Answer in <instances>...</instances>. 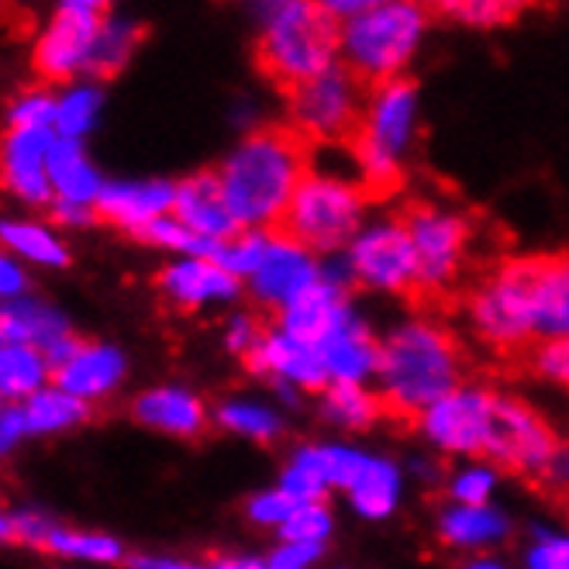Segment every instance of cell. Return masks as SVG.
<instances>
[{
  "label": "cell",
  "mask_w": 569,
  "mask_h": 569,
  "mask_svg": "<svg viewBox=\"0 0 569 569\" xmlns=\"http://www.w3.org/2000/svg\"><path fill=\"white\" fill-rule=\"evenodd\" d=\"M470 321L497 352H518L531 339H566L569 266L566 256H518L470 297Z\"/></svg>",
  "instance_id": "obj_1"
},
{
  "label": "cell",
  "mask_w": 569,
  "mask_h": 569,
  "mask_svg": "<svg viewBox=\"0 0 569 569\" xmlns=\"http://www.w3.org/2000/svg\"><path fill=\"white\" fill-rule=\"evenodd\" d=\"M308 142L287 124L259 128L224 156L218 183L239 228L266 231L280 224L297 183L308 173Z\"/></svg>",
  "instance_id": "obj_2"
},
{
  "label": "cell",
  "mask_w": 569,
  "mask_h": 569,
  "mask_svg": "<svg viewBox=\"0 0 569 569\" xmlns=\"http://www.w3.org/2000/svg\"><path fill=\"white\" fill-rule=\"evenodd\" d=\"M377 380L387 415L418 418L462 380V352L442 325L408 318L377 342Z\"/></svg>",
  "instance_id": "obj_3"
},
{
  "label": "cell",
  "mask_w": 569,
  "mask_h": 569,
  "mask_svg": "<svg viewBox=\"0 0 569 569\" xmlns=\"http://www.w3.org/2000/svg\"><path fill=\"white\" fill-rule=\"evenodd\" d=\"M418 139V83L397 77L377 83L362 104L356 136L346 142L356 162V187L370 200H390L405 187V159Z\"/></svg>",
  "instance_id": "obj_4"
},
{
  "label": "cell",
  "mask_w": 569,
  "mask_h": 569,
  "mask_svg": "<svg viewBox=\"0 0 569 569\" xmlns=\"http://www.w3.org/2000/svg\"><path fill=\"white\" fill-rule=\"evenodd\" d=\"M262 28L256 42V66L277 87L293 90L339 62V24L311 0H283L259 8Z\"/></svg>",
  "instance_id": "obj_5"
},
{
  "label": "cell",
  "mask_w": 569,
  "mask_h": 569,
  "mask_svg": "<svg viewBox=\"0 0 569 569\" xmlns=\"http://www.w3.org/2000/svg\"><path fill=\"white\" fill-rule=\"evenodd\" d=\"M428 31V8L408 0H383L339 24L342 66L359 83H387L405 77Z\"/></svg>",
  "instance_id": "obj_6"
},
{
  "label": "cell",
  "mask_w": 569,
  "mask_h": 569,
  "mask_svg": "<svg viewBox=\"0 0 569 569\" xmlns=\"http://www.w3.org/2000/svg\"><path fill=\"white\" fill-rule=\"evenodd\" d=\"M366 218V197L346 177L308 170L280 218V236L311 256H339Z\"/></svg>",
  "instance_id": "obj_7"
},
{
  "label": "cell",
  "mask_w": 569,
  "mask_h": 569,
  "mask_svg": "<svg viewBox=\"0 0 569 569\" xmlns=\"http://www.w3.org/2000/svg\"><path fill=\"white\" fill-rule=\"evenodd\" d=\"M290 131L308 146H346L362 118V83L342 62L287 90Z\"/></svg>",
  "instance_id": "obj_8"
},
{
  "label": "cell",
  "mask_w": 569,
  "mask_h": 569,
  "mask_svg": "<svg viewBox=\"0 0 569 569\" xmlns=\"http://www.w3.org/2000/svg\"><path fill=\"white\" fill-rule=\"evenodd\" d=\"M400 224L408 231L411 256H415V293L418 297H442L466 262L470 249V221L466 214L446 204H408L400 214Z\"/></svg>",
  "instance_id": "obj_9"
},
{
  "label": "cell",
  "mask_w": 569,
  "mask_h": 569,
  "mask_svg": "<svg viewBox=\"0 0 569 569\" xmlns=\"http://www.w3.org/2000/svg\"><path fill=\"white\" fill-rule=\"evenodd\" d=\"M483 456L497 459L505 470L525 477H552L556 462L562 459L552 425L535 408L500 393L493 405V428Z\"/></svg>",
  "instance_id": "obj_10"
},
{
  "label": "cell",
  "mask_w": 569,
  "mask_h": 569,
  "mask_svg": "<svg viewBox=\"0 0 569 569\" xmlns=\"http://www.w3.org/2000/svg\"><path fill=\"white\" fill-rule=\"evenodd\" d=\"M104 18L108 4H100V0H62L56 8V18L39 36L36 52H31L36 73L46 83H70L87 73L90 46Z\"/></svg>",
  "instance_id": "obj_11"
},
{
  "label": "cell",
  "mask_w": 569,
  "mask_h": 569,
  "mask_svg": "<svg viewBox=\"0 0 569 569\" xmlns=\"http://www.w3.org/2000/svg\"><path fill=\"white\" fill-rule=\"evenodd\" d=\"M342 256L349 262L352 283L380 293H415V256L400 218L362 224Z\"/></svg>",
  "instance_id": "obj_12"
},
{
  "label": "cell",
  "mask_w": 569,
  "mask_h": 569,
  "mask_svg": "<svg viewBox=\"0 0 569 569\" xmlns=\"http://www.w3.org/2000/svg\"><path fill=\"white\" fill-rule=\"evenodd\" d=\"M497 393L487 387H456L418 415L425 439L449 456H483L493 428Z\"/></svg>",
  "instance_id": "obj_13"
},
{
  "label": "cell",
  "mask_w": 569,
  "mask_h": 569,
  "mask_svg": "<svg viewBox=\"0 0 569 569\" xmlns=\"http://www.w3.org/2000/svg\"><path fill=\"white\" fill-rule=\"evenodd\" d=\"M315 283H318V259L277 231L266 242L256 273L249 277V293L259 308H270L280 315L293 297H300Z\"/></svg>",
  "instance_id": "obj_14"
},
{
  "label": "cell",
  "mask_w": 569,
  "mask_h": 569,
  "mask_svg": "<svg viewBox=\"0 0 569 569\" xmlns=\"http://www.w3.org/2000/svg\"><path fill=\"white\" fill-rule=\"evenodd\" d=\"M159 293L170 300L177 311H208L221 305H236L242 293V280L228 277L208 259H177L156 277Z\"/></svg>",
  "instance_id": "obj_15"
},
{
  "label": "cell",
  "mask_w": 569,
  "mask_h": 569,
  "mask_svg": "<svg viewBox=\"0 0 569 569\" xmlns=\"http://www.w3.org/2000/svg\"><path fill=\"white\" fill-rule=\"evenodd\" d=\"M246 366L252 373L277 377V383L293 387V390H325L328 387L318 346L300 342L280 328L262 331L259 346L246 356Z\"/></svg>",
  "instance_id": "obj_16"
},
{
  "label": "cell",
  "mask_w": 569,
  "mask_h": 569,
  "mask_svg": "<svg viewBox=\"0 0 569 569\" xmlns=\"http://www.w3.org/2000/svg\"><path fill=\"white\" fill-rule=\"evenodd\" d=\"M173 211V183L166 180H104L93 214L97 221H108L124 231H142L156 218H166Z\"/></svg>",
  "instance_id": "obj_17"
},
{
  "label": "cell",
  "mask_w": 569,
  "mask_h": 569,
  "mask_svg": "<svg viewBox=\"0 0 569 569\" xmlns=\"http://www.w3.org/2000/svg\"><path fill=\"white\" fill-rule=\"evenodd\" d=\"M52 139V131H8L0 139V183L31 208L52 204L46 177V156Z\"/></svg>",
  "instance_id": "obj_18"
},
{
  "label": "cell",
  "mask_w": 569,
  "mask_h": 569,
  "mask_svg": "<svg viewBox=\"0 0 569 569\" xmlns=\"http://www.w3.org/2000/svg\"><path fill=\"white\" fill-rule=\"evenodd\" d=\"M52 377L59 390L83 400V405H93V400L111 397L124 383L128 359L111 342H80L70 359L56 366Z\"/></svg>",
  "instance_id": "obj_19"
},
{
  "label": "cell",
  "mask_w": 569,
  "mask_h": 569,
  "mask_svg": "<svg viewBox=\"0 0 569 569\" xmlns=\"http://www.w3.org/2000/svg\"><path fill=\"white\" fill-rule=\"evenodd\" d=\"M321 366L328 383H356L366 387V380L377 377V339L366 328L356 308L342 315V321L335 325L325 339L318 342Z\"/></svg>",
  "instance_id": "obj_20"
},
{
  "label": "cell",
  "mask_w": 569,
  "mask_h": 569,
  "mask_svg": "<svg viewBox=\"0 0 569 569\" xmlns=\"http://www.w3.org/2000/svg\"><path fill=\"white\" fill-rule=\"evenodd\" d=\"M183 228H190L193 236L200 239H214L224 242L231 236H239V221L231 218L228 204H224V193L218 183L214 170L204 173H193L183 183L173 187V211H170Z\"/></svg>",
  "instance_id": "obj_21"
},
{
  "label": "cell",
  "mask_w": 569,
  "mask_h": 569,
  "mask_svg": "<svg viewBox=\"0 0 569 569\" xmlns=\"http://www.w3.org/2000/svg\"><path fill=\"white\" fill-rule=\"evenodd\" d=\"M136 421H142L152 431L173 435V439H200L208 428V408L193 390L177 387V383H162L136 397L131 405Z\"/></svg>",
  "instance_id": "obj_22"
},
{
  "label": "cell",
  "mask_w": 569,
  "mask_h": 569,
  "mask_svg": "<svg viewBox=\"0 0 569 569\" xmlns=\"http://www.w3.org/2000/svg\"><path fill=\"white\" fill-rule=\"evenodd\" d=\"M349 308H352L349 293L318 277L315 287H308L300 297H293L290 305L280 311V331L293 335V339H300V342L318 346L325 335L342 321V315Z\"/></svg>",
  "instance_id": "obj_23"
},
{
  "label": "cell",
  "mask_w": 569,
  "mask_h": 569,
  "mask_svg": "<svg viewBox=\"0 0 569 569\" xmlns=\"http://www.w3.org/2000/svg\"><path fill=\"white\" fill-rule=\"evenodd\" d=\"M70 331V321L62 318L59 308H52L42 297H18L0 305V342L11 346H31L46 352L49 346H56L59 339H66Z\"/></svg>",
  "instance_id": "obj_24"
},
{
  "label": "cell",
  "mask_w": 569,
  "mask_h": 569,
  "mask_svg": "<svg viewBox=\"0 0 569 569\" xmlns=\"http://www.w3.org/2000/svg\"><path fill=\"white\" fill-rule=\"evenodd\" d=\"M46 177H49L52 200H66V204H83V208H93L100 187H104V177L97 173L83 142L73 139H52L46 156Z\"/></svg>",
  "instance_id": "obj_25"
},
{
  "label": "cell",
  "mask_w": 569,
  "mask_h": 569,
  "mask_svg": "<svg viewBox=\"0 0 569 569\" xmlns=\"http://www.w3.org/2000/svg\"><path fill=\"white\" fill-rule=\"evenodd\" d=\"M356 515L370 518V521H383L397 511L400 493H405V477H400V466L380 456H366L359 473L352 477V483L346 487Z\"/></svg>",
  "instance_id": "obj_26"
},
{
  "label": "cell",
  "mask_w": 569,
  "mask_h": 569,
  "mask_svg": "<svg viewBox=\"0 0 569 569\" xmlns=\"http://www.w3.org/2000/svg\"><path fill=\"white\" fill-rule=\"evenodd\" d=\"M508 531H511L508 515L490 505H483V508L449 505L439 515V535L452 549H490L497 542H505Z\"/></svg>",
  "instance_id": "obj_27"
},
{
  "label": "cell",
  "mask_w": 569,
  "mask_h": 569,
  "mask_svg": "<svg viewBox=\"0 0 569 569\" xmlns=\"http://www.w3.org/2000/svg\"><path fill=\"white\" fill-rule=\"evenodd\" d=\"M146 39V28L131 18H104L93 36V46H90V59H87V77L90 83L97 80H111L118 77L128 59L136 56L139 42Z\"/></svg>",
  "instance_id": "obj_28"
},
{
  "label": "cell",
  "mask_w": 569,
  "mask_h": 569,
  "mask_svg": "<svg viewBox=\"0 0 569 569\" xmlns=\"http://www.w3.org/2000/svg\"><path fill=\"white\" fill-rule=\"evenodd\" d=\"M18 408H21L28 435H62L90 421V405L49 383L31 393L28 400H21Z\"/></svg>",
  "instance_id": "obj_29"
},
{
  "label": "cell",
  "mask_w": 569,
  "mask_h": 569,
  "mask_svg": "<svg viewBox=\"0 0 569 569\" xmlns=\"http://www.w3.org/2000/svg\"><path fill=\"white\" fill-rule=\"evenodd\" d=\"M0 249L14 256L18 262L24 259L36 266H49V270L70 266V249H66V242L39 221H14V218L0 221Z\"/></svg>",
  "instance_id": "obj_30"
},
{
  "label": "cell",
  "mask_w": 569,
  "mask_h": 569,
  "mask_svg": "<svg viewBox=\"0 0 569 569\" xmlns=\"http://www.w3.org/2000/svg\"><path fill=\"white\" fill-rule=\"evenodd\" d=\"M104 111V90L100 83H73L62 93H56V118H52V136L56 139H73L83 142L100 121Z\"/></svg>",
  "instance_id": "obj_31"
},
{
  "label": "cell",
  "mask_w": 569,
  "mask_h": 569,
  "mask_svg": "<svg viewBox=\"0 0 569 569\" xmlns=\"http://www.w3.org/2000/svg\"><path fill=\"white\" fill-rule=\"evenodd\" d=\"M52 377L49 362L39 349L0 342V400H28L36 390L46 387Z\"/></svg>",
  "instance_id": "obj_32"
},
{
  "label": "cell",
  "mask_w": 569,
  "mask_h": 569,
  "mask_svg": "<svg viewBox=\"0 0 569 569\" xmlns=\"http://www.w3.org/2000/svg\"><path fill=\"white\" fill-rule=\"evenodd\" d=\"M321 415H325V421L339 425V428L362 431V428H370L373 421H380L387 411H383L380 393L370 390V387L328 383L325 387V397H321Z\"/></svg>",
  "instance_id": "obj_33"
},
{
  "label": "cell",
  "mask_w": 569,
  "mask_h": 569,
  "mask_svg": "<svg viewBox=\"0 0 569 569\" xmlns=\"http://www.w3.org/2000/svg\"><path fill=\"white\" fill-rule=\"evenodd\" d=\"M214 421L224 431L242 435V439H252V442H277L283 435V418L270 405H262V400H252V397L221 400Z\"/></svg>",
  "instance_id": "obj_34"
},
{
  "label": "cell",
  "mask_w": 569,
  "mask_h": 569,
  "mask_svg": "<svg viewBox=\"0 0 569 569\" xmlns=\"http://www.w3.org/2000/svg\"><path fill=\"white\" fill-rule=\"evenodd\" d=\"M62 559H80V562H118L124 556L121 542L104 531H77V528H52L46 542L39 546Z\"/></svg>",
  "instance_id": "obj_35"
},
{
  "label": "cell",
  "mask_w": 569,
  "mask_h": 569,
  "mask_svg": "<svg viewBox=\"0 0 569 569\" xmlns=\"http://www.w3.org/2000/svg\"><path fill=\"white\" fill-rule=\"evenodd\" d=\"M266 242H270V231H256V228H242L239 236H231L224 242H218L211 262L218 270H224L236 280H249L256 273V266L266 252Z\"/></svg>",
  "instance_id": "obj_36"
},
{
  "label": "cell",
  "mask_w": 569,
  "mask_h": 569,
  "mask_svg": "<svg viewBox=\"0 0 569 569\" xmlns=\"http://www.w3.org/2000/svg\"><path fill=\"white\" fill-rule=\"evenodd\" d=\"M300 452H305L311 459V466L318 470V477L325 480V487H339L346 490L352 483V477L359 473V466L366 459V452L352 449V446H300Z\"/></svg>",
  "instance_id": "obj_37"
},
{
  "label": "cell",
  "mask_w": 569,
  "mask_h": 569,
  "mask_svg": "<svg viewBox=\"0 0 569 569\" xmlns=\"http://www.w3.org/2000/svg\"><path fill=\"white\" fill-rule=\"evenodd\" d=\"M52 118H56V93L49 87H31L18 93L8 108L11 131H52Z\"/></svg>",
  "instance_id": "obj_38"
},
{
  "label": "cell",
  "mask_w": 569,
  "mask_h": 569,
  "mask_svg": "<svg viewBox=\"0 0 569 569\" xmlns=\"http://www.w3.org/2000/svg\"><path fill=\"white\" fill-rule=\"evenodd\" d=\"M435 11L449 14L459 24H473V28H500V24H511L515 14L521 11L511 0H446Z\"/></svg>",
  "instance_id": "obj_39"
},
{
  "label": "cell",
  "mask_w": 569,
  "mask_h": 569,
  "mask_svg": "<svg viewBox=\"0 0 569 569\" xmlns=\"http://www.w3.org/2000/svg\"><path fill=\"white\" fill-rule=\"evenodd\" d=\"M335 521L331 511L325 505H297L290 511V518L277 528L283 542H311V546H325L331 535Z\"/></svg>",
  "instance_id": "obj_40"
},
{
  "label": "cell",
  "mask_w": 569,
  "mask_h": 569,
  "mask_svg": "<svg viewBox=\"0 0 569 569\" xmlns=\"http://www.w3.org/2000/svg\"><path fill=\"white\" fill-rule=\"evenodd\" d=\"M497 487V470L487 462H473V466H462V470L449 480V497L452 505L459 508H483L490 493Z\"/></svg>",
  "instance_id": "obj_41"
},
{
  "label": "cell",
  "mask_w": 569,
  "mask_h": 569,
  "mask_svg": "<svg viewBox=\"0 0 569 569\" xmlns=\"http://www.w3.org/2000/svg\"><path fill=\"white\" fill-rule=\"evenodd\" d=\"M293 508H297V500H290L280 487L262 490V493H256V497L246 500V515L259 528H280L290 518Z\"/></svg>",
  "instance_id": "obj_42"
},
{
  "label": "cell",
  "mask_w": 569,
  "mask_h": 569,
  "mask_svg": "<svg viewBox=\"0 0 569 569\" xmlns=\"http://www.w3.org/2000/svg\"><path fill=\"white\" fill-rule=\"evenodd\" d=\"M525 569H569V542H566V535L535 528V546L525 552Z\"/></svg>",
  "instance_id": "obj_43"
},
{
  "label": "cell",
  "mask_w": 569,
  "mask_h": 569,
  "mask_svg": "<svg viewBox=\"0 0 569 569\" xmlns=\"http://www.w3.org/2000/svg\"><path fill=\"white\" fill-rule=\"evenodd\" d=\"M325 556V546L311 542H283L262 559V569H311Z\"/></svg>",
  "instance_id": "obj_44"
},
{
  "label": "cell",
  "mask_w": 569,
  "mask_h": 569,
  "mask_svg": "<svg viewBox=\"0 0 569 569\" xmlns=\"http://www.w3.org/2000/svg\"><path fill=\"white\" fill-rule=\"evenodd\" d=\"M531 366H535V370H539L546 380L566 383V380H569V346H566V339H549V342H542L539 349H535V356H531Z\"/></svg>",
  "instance_id": "obj_45"
},
{
  "label": "cell",
  "mask_w": 569,
  "mask_h": 569,
  "mask_svg": "<svg viewBox=\"0 0 569 569\" xmlns=\"http://www.w3.org/2000/svg\"><path fill=\"white\" fill-rule=\"evenodd\" d=\"M262 331H266V328L259 325L256 315H236V318L228 321L224 346H228V352H236V356H249V352L259 346Z\"/></svg>",
  "instance_id": "obj_46"
},
{
  "label": "cell",
  "mask_w": 569,
  "mask_h": 569,
  "mask_svg": "<svg viewBox=\"0 0 569 569\" xmlns=\"http://www.w3.org/2000/svg\"><path fill=\"white\" fill-rule=\"evenodd\" d=\"M28 290V273H24V266L8 256L4 249H0V305H8V300H18L24 297Z\"/></svg>",
  "instance_id": "obj_47"
},
{
  "label": "cell",
  "mask_w": 569,
  "mask_h": 569,
  "mask_svg": "<svg viewBox=\"0 0 569 569\" xmlns=\"http://www.w3.org/2000/svg\"><path fill=\"white\" fill-rule=\"evenodd\" d=\"M56 525L46 518V515H31V511H21V515H11V539L24 542V546H42L46 535L52 531Z\"/></svg>",
  "instance_id": "obj_48"
},
{
  "label": "cell",
  "mask_w": 569,
  "mask_h": 569,
  "mask_svg": "<svg viewBox=\"0 0 569 569\" xmlns=\"http://www.w3.org/2000/svg\"><path fill=\"white\" fill-rule=\"evenodd\" d=\"M24 418H21V408L11 405V408H0V456L14 452V446L24 439Z\"/></svg>",
  "instance_id": "obj_49"
},
{
  "label": "cell",
  "mask_w": 569,
  "mask_h": 569,
  "mask_svg": "<svg viewBox=\"0 0 569 569\" xmlns=\"http://www.w3.org/2000/svg\"><path fill=\"white\" fill-rule=\"evenodd\" d=\"M52 218L59 228H90L97 224V214L93 208H83V204H66V200H52Z\"/></svg>",
  "instance_id": "obj_50"
},
{
  "label": "cell",
  "mask_w": 569,
  "mask_h": 569,
  "mask_svg": "<svg viewBox=\"0 0 569 569\" xmlns=\"http://www.w3.org/2000/svg\"><path fill=\"white\" fill-rule=\"evenodd\" d=\"M131 569H204V562H190V559H180V556H131L128 559Z\"/></svg>",
  "instance_id": "obj_51"
},
{
  "label": "cell",
  "mask_w": 569,
  "mask_h": 569,
  "mask_svg": "<svg viewBox=\"0 0 569 569\" xmlns=\"http://www.w3.org/2000/svg\"><path fill=\"white\" fill-rule=\"evenodd\" d=\"M370 4H373V0H325L321 11H325L335 24H346L349 18L362 14Z\"/></svg>",
  "instance_id": "obj_52"
},
{
  "label": "cell",
  "mask_w": 569,
  "mask_h": 569,
  "mask_svg": "<svg viewBox=\"0 0 569 569\" xmlns=\"http://www.w3.org/2000/svg\"><path fill=\"white\" fill-rule=\"evenodd\" d=\"M204 569H262V559H252V556H218V559L204 562Z\"/></svg>",
  "instance_id": "obj_53"
},
{
  "label": "cell",
  "mask_w": 569,
  "mask_h": 569,
  "mask_svg": "<svg viewBox=\"0 0 569 569\" xmlns=\"http://www.w3.org/2000/svg\"><path fill=\"white\" fill-rule=\"evenodd\" d=\"M462 569H511L508 562H500V559H493V556H477V559H470Z\"/></svg>",
  "instance_id": "obj_54"
},
{
  "label": "cell",
  "mask_w": 569,
  "mask_h": 569,
  "mask_svg": "<svg viewBox=\"0 0 569 569\" xmlns=\"http://www.w3.org/2000/svg\"><path fill=\"white\" fill-rule=\"evenodd\" d=\"M0 542H14L11 539V515L0 511Z\"/></svg>",
  "instance_id": "obj_55"
}]
</instances>
